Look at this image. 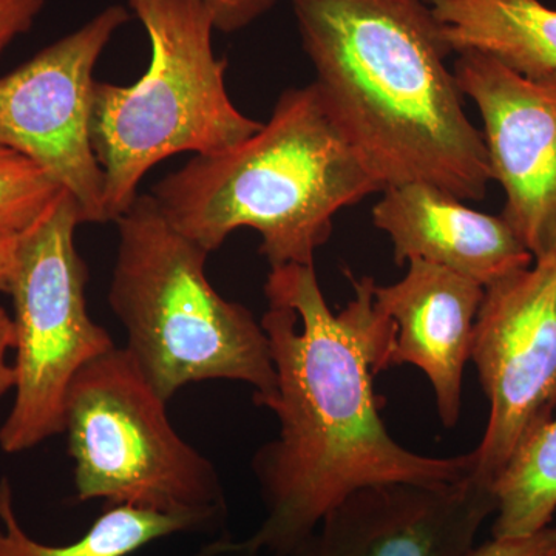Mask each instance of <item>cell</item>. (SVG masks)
<instances>
[{
    "label": "cell",
    "instance_id": "8fae6325",
    "mask_svg": "<svg viewBox=\"0 0 556 556\" xmlns=\"http://www.w3.org/2000/svg\"><path fill=\"white\" fill-rule=\"evenodd\" d=\"M495 511L492 486L471 475L365 486L331 508L292 556H464Z\"/></svg>",
    "mask_w": 556,
    "mask_h": 556
},
{
    "label": "cell",
    "instance_id": "5bb4252c",
    "mask_svg": "<svg viewBox=\"0 0 556 556\" xmlns=\"http://www.w3.org/2000/svg\"><path fill=\"white\" fill-rule=\"evenodd\" d=\"M452 53L479 51L519 75L556 73V10L540 0H426Z\"/></svg>",
    "mask_w": 556,
    "mask_h": 556
},
{
    "label": "cell",
    "instance_id": "52a82bcc",
    "mask_svg": "<svg viewBox=\"0 0 556 556\" xmlns=\"http://www.w3.org/2000/svg\"><path fill=\"white\" fill-rule=\"evenodd\" d=\"M79 225L78 204L62 190L17 239L7 292L14 308L16 397L0 427V448L9 455L64 433L73 380L115 348L87 308L89 268L75 243Z\"/></svg>",
    "mask_w": 556,
    "mask_h": 556
},
{
    "label": "cell",
    "instance_id": "277c9868",
    "mask_svg": "<svg viewBox=\"0 0 556 556\" xmlns=\"http://www.w3.org/2000/svg\"><path fill=\"white\" fill-rule=\"evenodd\" d=\"M118 254L109 303L127 332V351L153 390L169 402L204 380L276 390L268 336L254 314L219 295L206 277L208 252L141 195L116 219Z\"/></svg>",
    "mask_w": 556,
    "mask_h": 556
},
{
    "label": "cell",
    "instance_id": "2e32d148",
    "mask_svg": "<svg viewBox=\"0 0 556 556\" xmlns=\"http://www.w3.org/2000/svg\"><path fill=\"white\" fill-rule=\"evenodd\" d=\"M493 538L546 529L556 514V419L527 439L492 484Z\"/></svg>",
    "mask_w": 556,
    "mask_h": 556
},
{
    "label": "cell",
    "instance_id": "44dd1931",
    "mask_svg": "<svg viewBox=\"0 0 556 556\" xmlns=\"http://www.w3.org/2000/svg\"><path fill=\"white\" fill-rule=\"evenodd\" d=\"M16 334H14L13 317L5 309L0 308V399L10 390L16 388V369L7 362V353L14 350Z\"/></svg>",
    "mask_w": 556,
    "mask_h": 556
},
{
    "label": "cell",
    "instance_id": "ffe728a7",
    "mask_svg": "<svg viewBox=\"0 0 556 556\" xmlns=\"http://www.w3.org/2000/svg\"><path fill=\"white\" fill-rule=\"evenodd\" d=\"M43 5L46 0H0V53L30 30Z\"/></svg>",
    "mask_w": 556,
    "mask_h": 556
},
{
    "label": "cell",
    "instance_id": "4fadbf2b",
    "mask_svg": "<svg viewBox=\"0 0 556 556\" xmlns=\"http://www.w3.org/2000/svg\"><path fill=\"white\" fill-rule=\"evenodd\" d=\"M372 223L390 237L397 266L422 260L486 288L533 263L503 215L475 211L427 182L383 189L372 207Z\"/></svg>",
    "mask_w": 556,
    "mask_h": 556
},
{
    "label": "cell",
    "instance_id": "ba28073f",
    "mask_svg": "<svg viewBox=\"0 0 556 556\" xmlns=\"http://www.w3.org/2000/svg\"><path fill=\"white\" fill-rule=\"evenodd\" d=\"M470 361L489 401L471 477L492 486L556 408V243L484 289Z\"/></svg>",
    "mask_w": 556,
    "mask_h": 556
},
{
    "label": "cell",
    "instance_id": "5b68a950",
    "mask_svg": "<svg viewBox=\"0 0 556 556\" xmlns=\"http://www.w3.org/2000/svg\"><path fill=\"white\" fill-rule=\"evenodd\" d=\"M150 40L144 75L98 83L91 142L104 175V208L115 223L138 199L141 179L178 153L211 155L263 123L243 115L226 89L228 62L215 56V24L203 0H129Z\"/></svg>",
    "mask_w": 556,
    "mask_h": 556
},
{
    "label": "cell",
    "instance_id": "6da1fadb",
    "mask_svg": "<svg viewBox=\"0 0 556 556\" xmlns=\"http://www.w3.org/2000/svg\"><path fill=\"white\" fill-rule=\"evenodd\" d=\"M332 313L314 265L270 269L262 324L276 390L255 402L278 420L276 439L252 457L265 518L241 543L207 555L292 556L331 508L365 486L448 484L473 473V455L431 457L391 437L375 378L390 369L396 327L379 308L372 277Z\"/></svg>",
    "mask_w": 556,
    "mask_h": 556
},
{
    "label": "cell",
    "instance_id": "9a60e30c",
    "mask_svg": "<svg viewBox=\"0 0 556 556\" xmlns=\"http://www.w3.org/2000/svg\"><path fill=\"white\" fill-rule=\"evenodd\" d=\"M199 530L201 527L192 519L109 506L75 543L50 546L25 532L14 508L10 481L0 479V556H129L163 538Z\"/></svg>",
    "mask_w": 556,
    "mask_h": 556
},
{
    "label": "cell",
    "instance_id": "8992f818",
    "mask_svg": "<svg viewBox=\"0 0 556 556\" xmlns=\"http://www.w3.org/2000/svg\"><path fill=\"white\" fill-rule=\"evenodd\" d=\"M64 433L80 503L102 500L188 518L201 530L225 518L217 468L179 437L167 402L126 348L80 369L68 390Z\"/></svg>",
    "mask_w": 556,
    "mask_h": 556
},
{
    "label": "cell",
    "instance_id": "7c38bea8",
    "mask_svg": "<svg viewBox=\"0 0 556 556\" xmlns=\"http://www.w3.org/2000/svg\"><path fill=\"white\" fill-rule=\"evenodd\" d=\"M407 265L401 280L375 287L376 303L396 327L390 368H419L433 388L442 426L453 428L460 419L464 368L485 288L422 260Z\"/></svg>",
    "mask_w": 556,
    "mask_h": 556
},
{
    "label": "cell",
    "instance_id": "9c48e42d",
    "mask_svg": "<svg viewBox=\"0 0 556 556\" xmlns=\"http://www.w3.org/2000/svg\"><path fill=\"white\" fill-rule=\"evenodd\" d=\"M130 20L108 7L78 30L0 76V146L46 172L76 201L80 223H108L104 175L91 142L94 67Z\"/></svg>",
    "mask_w": 556,
    "mask_h": 556
},
{
    "label": "cell",
    "instance_id": "7402d4cb",
    "mask_svg": "<svg viewBox=\"0 0 556 556\" xmlns=\"http://www.w3.org/2000/svg\"><path fill=\"white\" fill-rule=\"evenodd\" d=\"M17 239L14 236H0V292H9L11 270L16 257Z\"/></svg>",
    "mask_w": 556,
    "mask_h": 556
},
{
    "label": "cell",
    "instance_id": "3957f363",
    "mask_svg": "<svg viewBox=\"0 0 556 556\" xmlns=\"http://www.w3.org/2000/svg\"><path fill=\"white\" fill-rule=\"evenodd\" d=\"M382 192L313 84L285 90L254 135L197 155L153 186V200L179 233L217 251L230 233L254 229L270 269L314 265L334 217Z\"/></svg>",
    "mask_w": 556,
    "mask_h": 556
},
{
    "label": "cell",
    "instance_id": "ac0fdd59",
    "mask_svg": "<svg viewBox=\"0 0 556 556\" xmlns=\"http://www.w3.org/2000/svg\"><path fill=\"white\" fill-rule=\"evenodd\" d=\"M464 556H556V527L522 536L493 538Z\"/></svg>",
    "mask_w": 556,
    "mask_h": 556
},
{
    "label": "cell",
    "instance_id": "30bf717a",
    "mask_svg": "<svg viewBox=\"0 0 556 556\" xmlns=\"http://www.w3.org/2000/svg\"><path fill=\"white\" fill-rule=\"evenodd\" d=\"M453 72L481 116L501 215L535 260L556 243V73L530 78L479 51L457 54Z\"/></svg>",
    "mask_w": 556,
    "mask_h": 556
},
{
    "label": "cell",
    "instance_id": "e0dca14e",
    "mask_svg": "<svg viewBox=\"0 0 556 556\" xmlns=\"http://www.w3.org/2000/svg\"><path fill=\"white\" fill-rule=\"evenodd\" d=\"M61 192L30 160L0 146V236H22Z\"/></svg>",
    "mask_w": 556,
    "mask_h": 556
},
{
    "label": "cell",
    "instance_id": "7a4b0ae2",
    "mask_svg": "<svg viewBox=\"0 0 556 556\" xmlns=\"http://www.w3.org/2000/svg\"><path fill=\"white\" fill-rule=\"evenodd\" d=\"M328 112L382 190L427 182L463 201L492 177L426 0H291Z\"/></svg>",
    "mask_w": 556,
    "mask_h": 556
},
{
    "label": "cell",
    "instance_id": "d6986e66",
    "mask_svg": "<svg viewBox=\"0 0 556 556\" xmlns=\"http://www.w3.org/2000/svg\"><path fill=\"white\" fill-rule=\"evenodd\" d=\"M214 17L215 30L236 33L273 9L277 0H203Z\"/></svg>",
    "mask_w": 556,
    "mask_h": 556
}]
</instances>
